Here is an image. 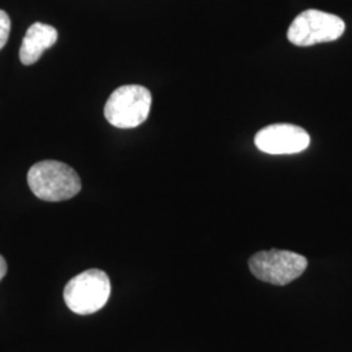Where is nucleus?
I'll list each match as a JSON object with an SVG mask.
<instances>
[{
  "mask_svg": "<svg viewBox=\"0 0 352 352\" xmlns=\"http://www.w3.org/2000/svg\"><path fill=\"white\" fill-rule=\"evenodd\" d=\"M28 184L38 199L58 202L75 197L81 190V179L75 170L59 161H41L28 173Z\"/></svg>",
  "mask_w": 352,
  "mask_h": 352,
  "instance_id": "obj_1",
  "label": "nucleus"
},
{
  "mask_svg": "<svg viewBox=\"0 0 352 352\" xmlns=\"http://www.w3.org/2000/svg\"><path fill=\"white\" fill-rule=\"evenodd\" d=\"M111 283L100 269H89L64 287V302L76 315L88 316L102 309L110 298Z\"/></svg>",
  "mask_w": 352,
  "mask_h": 352,
  "instance_id": "obj_2",
  "label": "nucleus"
},
{
  "mask_svg": "<svg viewBox=\"0 0 352 352\" xmlns=\"http://www.w3.org/2000/svg\"><path fill=\"white\" fill-rule=\"evenodd\" d=\"M151 93L140 85L115 89L104 106V118L111 126L129 129L141 126L149 116Z\"/></svg>",
  "mask_w": 352,
  "mask_h": 352,
  "instance_id": "obj_3",
  "label": "nucleus"
},
{
  "mask_svg": "<svg viewBox=\"0 0 352 352\" xmlns=\"http://www.w3.org/2000/svg\"><path fill=\"white\" fill-rule=\"evenodd\" d=\"M346 30L344 21L331 13L307 10L296 16L287 30L289 42L299 47L337 41Z\"/></svg>",
  "mask_w": 352,
  "mask_h": 352,
  "instance_id": "obj_4",
  "label": "nucleus"
},
{
  "mask_svg": "<svg viewBox=\"0 0 352 352\" xmlns=\"http://www.w3.org/2000/svg\"><path fill=\"white\" fill-rule=\"evenodd\" d=\"M248 264L257 279L276 286H286L302 276L308 261L295 252L272 250L254 253Z\"/></svg>",
  "mask_w": 352,
  "mask_h": 352,
  "instance_id": "obj_5",
  "label": "nucleus"
},
{
  "mask_svg": "<svg viewBox=\"0 0 352 352\" xmlns=\"http://www.w3.org/2000/svg\"><path fill=\"white\" fill-rule=\"evenodd\" d=\"M311 138L302 126L278 123L265 126L254 136V145L267 154H296L309 146Z\"/></svg>",
  "mask_w": 352,
  "mask_h": 352,
  "instance_id": "obj_6",
  "label": "nucleus"
},
{
  "mask_svg": "<svg viewBox=\"0 0 352 352\" xmlns=\"http://www.w3.org/2000/svg\"><path fill=\"white\" fill-rule=\"evenodd\" d=\"M58 41V30L54 26L34 23L26 30L25 37L20 47V60L30 65L39 60L43 51L52 47Z\"/></svg>",
  "mask_w": 352,
  "mask_h": 352,
  "instance_id": "obj_7",
  "label": "nucleus"
},
{
  "mask_svg": "<svg viewBox=\"0 0 352 352\" xmlns=\"http://www.w3.org/2000/svg\"><path fill=\"white\" fill-rule=\"evenodd\" d=\"M11 33V19L7 12L0 10V50L6 46Z\"/></svg>",
  "mask_w": 352,
  "mask_h": 352,
  "instance_id": "obj_8",
  "label": "nucleus"
},
{
  "mask_svg": "<svg viewBox=\"0 0 352 352\" xmlns=\"http://www.w3.org/2000/svg\"><path fill=\"white\" fill-rule=\"evenodd\" d=\"M6 273H7V263L3 258V256H0V280L6 276Z\"/></svg>",
  "mask_w": 352,
  "mask_h": 352,
  "instance_id": "obj_9",
  "label": "nucleus"
}]
</instances>
